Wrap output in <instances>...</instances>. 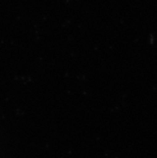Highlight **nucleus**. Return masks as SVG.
I'll use <instances>...</instances> for the list:
<instances>
[]
</instances>
